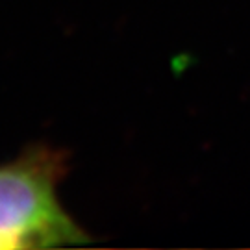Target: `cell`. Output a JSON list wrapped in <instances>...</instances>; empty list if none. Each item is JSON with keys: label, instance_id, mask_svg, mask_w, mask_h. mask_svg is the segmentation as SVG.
Masks as SVG:
<instances>
[{"label": "cell", "instance_id": "obj_1", "mask_svg": "<svg viewBox=\"0 0 250 250\" xmlns=\"http://www.w3.org/2000/svg\"><path fill=\"white\" fill-rule=\"evenodd\" d=\"M63 160L34 146L0 165V250L58 249L87 241V233L58 198Z\"/></svg>", "mask_w": 250, "mask_h": 250}]
</instances>
